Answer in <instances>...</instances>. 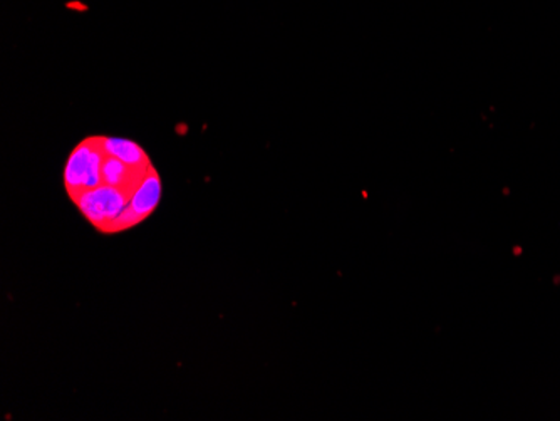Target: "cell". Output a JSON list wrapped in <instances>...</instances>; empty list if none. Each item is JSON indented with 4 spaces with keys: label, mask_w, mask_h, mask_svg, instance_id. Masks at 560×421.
<instances>
[{
    "label": "cell",
    "mask_w": 560,
    "mask_h": 421,
    "mask_svg": "<svg viewBox=\"0 0 560 421\" xmlns=\"http://www.w3.org/2000/svg\"><path fill=\"white\" fill-rule=\"evenodd\" d=\"M137 194L130 188L109 187L100 185L94 190L84 191L81 197L75 198L74 206L81 210L88 222L97 232L109 234V229L115 220L128 209L131 198Z\"/></svg>",
    "instance_id": "2"
},
{
    "label": "cell",
    "mask_w": 560,
    "mask_h": 421,
    "mask_svg": "<svg viewBox=\"0 0 560 421\" xmlns=\"http://www.w3.org/2000/svg\"><path fill=\"white\" fill-rule=\"evenodd\" d=\"M105 156L103 137L86 138L72 150L65 168V187L72 202L84 191L94 190L103 185L101 168Z\"/></svg>",
    "instance_id": "1"
},
{
    "label": "cell",
    "mask_w": 560,
    "mask_h": 421,
    "mask_svg": "<svg viewBox=\"0 0 560 421\" xmlns=\"http://www.w3.org/2000/svg\"><path fill=\"white\" fill-rule=\"evenodd\" d=\"M103 144H105L108 155L116 156L128 165L141 166V168L153 165L148 153L135 141L125 140V138L103 137Z\"/></svg>",
    "instance_id": "4"
},
{
    "label": "cell",
    "mask_w": 560,
    "mask_h": 421,
    "mask_svg": "<svg viewBox=\"0 0 560 421\" xmlns=\"http://www.w3.org/2000/svg\"><path fill=\"white\" fill-rule=\"evenodd\" d=\"M162 200V178L155 166H151L148 177L138 188L137 194L131 198L130 206L109 229V234H118V232L128 231V229L137 227L143 220H147L151 213L155 212L156 207Z\"/></svg>",
    "instance_id": "3"
}]
</instances>
